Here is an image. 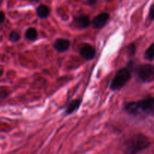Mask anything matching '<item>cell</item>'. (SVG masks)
Instances as JSON below:
<instances>
[{"instance_id": "cell-1", "label": "cell", "mask_w": 154, "mask_h": 154, "mask_svg": "<svg viewBox=\"0 0 154 154\" xmlns=\"http://www.w3.org/2000/svg\"><path fill=\"white\" fill-rule=\"evenodd\" d=\"M151 145V141L142 133L135 134L129 137L122 145L123 154H138Z\"/></svg>"}, {"instance_id": "cell-2", "label": "cell", "mask_w": 154, "mask_h": 154, "mask_svg": "<svg viewBox=\"0 0 154 154\" xmlns=\"http://www.w3.org/2000/svg\"><path fill=\"white\" fill-rule=\"evenodd\" d=\"M124 108L129 114L134 116H137L142 113L148 115H153L154 113V99L153 97H150L137 102H128L125 105Z\"/></svg>"}, {"instance_id": "cell-3", "label": "cell", "mask_w": 154, "mask_h": 154, "mask_svg": "<svg viewBox=\"0 0 154 154\" xmlns=\"http://www.w3.org/2000/svg\"><path fill=\"white\" fill-rule=\"evenodd\" d=\"M131 78V72L127 68L120 69L116 73L111 84V90H118L121 89Z\"/></svg>"}, {"instance_id": "cell-4", "label": "cell", "mask_w": 154, "mask_h": 154, "mask_svg": "<svg viewBox=\"0 0 154 154\" xmlns=\"http://www.w3.org/2000/svg\"><path fill=\"white\" fill-rule=\"evenodd\" d=\"M138 78L144 82H151L154 79V68L150 64H141L136 69Z\"/></svg>"}, {"instance_id": "cell-5", "label": "cell", "mask_w": 154, "mask_h": 154, "mask_svg": "<svg viewBox=\"0 0 154 154\" xmlns=\"http://www.w3.org/2000/svg\"><path fill=\"white\" fill-rule=\"evenodd\" d=\"M79 53L85 60H91L94 58L96 55V50L92 45L87 43H83L79 48Z\"/></svg>"}, {"instance_id": "cell-6", "label": "cell", "mask_w": 154, "mask_h": 154, "mask_svg": "<svg viewBox=\"0 0 154 154\" xmlns=\"http://www.w3.org/2000/svg\"><path fill=\"white\" fill-rule=\"evenodd\" d=\"M109 19V14L108 13H101L98 14L92 21L93 27L94 29H101L107 23Z\"/></svg>"}, {"instance_id": "cell-7", "label": "cell", "mask_w": 154, "mask_h": 154, "mask_svg": "<svg viewBox=\"0 0 154 154\" xmlns=\"http://www.w3.org/2000/svg\"><path fill=\"white\" fill-rule=\"evenodd\" d=\"M54 47L56 51L60 53L65 52L68 51L70 48V42L68 39L58 38L55 41L54 44Z\"/></svg>"}, {"instance_id": "cell-8", "label": "cell", "mask_w": 154, "mask_h": 154, "mask_svg": "<svg viewBox=\"0 0 154 154\" xmlns=\"http://www.w3.org/2000/svg\"><path fill=\"white\" fill-rule=\"evenodd\" d=\"M75 26L79 29H85L90 25V19L87 15L83 14L78 17L74 21Z\"/></svg>"}, {"instance_id": "cell-9", "label": "cell", "mask_w": 154, "mask_h": 154, "mask_svg": "<svg viewBox=\"0 0 154 154\" xmlns=\"http://www.w3.org/2000/svg\"><path fill=\"white\" fill-rule=\"evenodd\" d=\"M50 12H51V10H50L49 7L45 5H40L36 9V14H37L38 17L39 18H46L49 16Z\"/></svg>"}, {"instance_id": "cell-10", "label": "cell", "mask_w": 154, "mask_h": 154, "mask_svg": "<svg viewBox=\"0 0 154 154\" xmlns=\"http://www.w3.org/2000/svg\"><path fill=\"white\" fill-rule=\"evenodd\" d=\"M81 103V99H75V100H72V102H69L67 108H66V114H72V113H73L75 111H76V110L79 108Z\"/></svg>"}, {"instance_id": "cell-11", "label": "cell", "mask_w": 154, "mask_h": 154, "mask_svg": "<svg viewBox=\"0 0 154 154\" xmlns=\"http://www.w3.org/2000/svg\"><path fill=\"white\" fill-rule=\"evenodd\" d=\"M25 36L28 40L35 41L38 38V32L35 28H29L26 31Z\"/></svg>"}, {"instance_id": "cell-12", "label": "cell", "mask_w": 154, "mask_h": 154, "mask_svg": "<svg viewBox=\"0 0 154 154\" xmlns=\"http://www.w3.org/2000/svg\"><path fill=\"white\" fill-rule=\"evenodd\" d=\"M153 53H154V45L152 44L145 51L144 54V57L146 60H149V61H153Z\"/></svg>"}, {"instance_id": "cell-13", "label": "cell", "mask_w": 154, "mask_h": 154, "mask_svg": "<svg viewBox=\"0 0 154 154\" xmlns=\"http://www.w3.org/2000/svg\"><path fill=\"white\" fill-rule=\"evenodd\" d=\"M20 38V36L19 33L17 32L16 31H12L9 34V39L11 42H18Z\"/></svg>"}, {"instance_id": "cell-14", "label": "cell", "mask_w": 154, "mask_h": 154, "mask_svg": "<svg viewBox=\"0 0 154 154\" xmlns=\"http://www.w3.org/2000/svg\"><path fill=\"white\" fill-rule=\"evenodd\" d=\"M128 49H129V51H128V53H129V55L133 56L134 54H135V45H133V44H131V45H129V47H128Z\"/></svg>"}, {"instance_id": "cell-15", "label": "cell", "mask_w": 154, "mask_h": 154, "mask_svg": "<svg viewBox=\"0 0 154 154\" xmlns=\"http://www.w3.org/2000/svg\"><path fill=\"white\" fill-rule=\"evenodd\" d=\"M153 5H152L151 6H150V11H149V19L150 20H153V18H154V14H153Z\"/></svg>"}, {"instance_id": "cell-16", "label": "cell", "mask_w": 154, "mask_h": 154, "mask_svg": "<svg viewBox=\"0 0 154 154\" xmlns=\"http://www.w3.org/2000/svg\"><path fill=\"white\" fill-rule=\"evenodd\" d=\"M98 2V0H87V4L89 5H93L96 4Z\"/></svg>"}, {"instance_id": "cell-17", "label": "cell", "mask_w": 154, "mask_h": 154, "mask_svg": "<svg viewBox=\"0 0 154 154\" xmlns=\"http://www.w3.org/2000/svg\"><path fill=\"white\" fill-rule=\"evenodd\" d=\"M5 14L2 11H0V23H2L5 20Z\"/></svg>"}, {"instance_id": "cell-18", "label": "cell", "mask_w": 154, "mask_h": 154, "mask_svg": "<svg viewBox=\"0 0 154 154\" xmlns=\"http://www.w3.org/2000/svg\"><path fill=\"white\" fill-rule=\"evenodd\" d=\"M3 74V69H0V76H2Z\"/></svg>"}, {"instance_id": "cell-19", "label": "cell", "mask_w": 154, "mask_h": 154, "mask_svg": "<svg viewBox=\"0 0 154 154\" xmlns=\"http://www.w3.org/2000/svg\"><path fill=\"white\" fill-rule=\"evenodd\" d=\"M32 1H34V2H38L39 0H32Z\"/></svg>"}]
</instances>
